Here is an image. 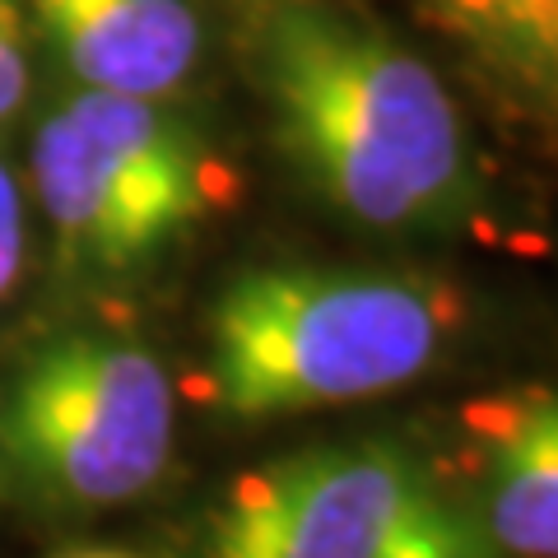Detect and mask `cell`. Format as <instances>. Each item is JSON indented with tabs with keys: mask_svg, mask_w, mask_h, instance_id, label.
<instances>
[{
	"mask_svg": "<svg viewBox=\"0 0 558 558\" xmlns=\"http://www.w3.org/2000/svg\"><path fill=\"white\" fill-rule=\"evenodd\" d=\"M252 80L293 172L387 238L465 233L480 172L457 98L418 51L326 0H275L252 24Z\"/></svg>",
	"mask_w": 558,
	"mask_h": 558,
	"instance_id": "1",
	"label": "cell"
},
{
	"mask_svg": "<svg viewBox=\"0 0 558 558\" xmlns=\"http://www.w3.org/2000/svg\"><path fill=\"white\" fill-rule=\"evenodd\" d=\"M457 330L461 293L424 270H247L209 307L205 391L242 424L354 405L418 381Z\"/></svg>",
	"mask_w": 558,
	"mask_h": 558,
	"instance_id": "2",
	"label": "cell"
},
{
	"mask_svg": "<svg viewBox=\"0 0 558 558\" xmlns=\"http://www.w3.org/2000/svg\"><path fill=\"white\" fill-rule=\"evenodd\" d=\"M33 196L61 256L131 275L238 196L233 168L172 102L75 89L28 149Z\"/></svg>",
	"mask_w": 558,
	"mask_h": 558,
	"instance_id": "3",
	"label": "cell"
},
{
	"mask_svg": "<svg viewBox=\"0 0 558 558\" xmlns=\"http://www.w3.org/2000/svg\"><path fill=\"white\" fill-rule=\"evenodd\" d=\"M178 442L172 377L145 344L61 336L0 396V457L57 508H117L149 494Z\"/></svg>",
	"mask_w": 558,
	"mask_h": 558,
	"instance_id": "4",
	"label": "cell"
},
{
	"mask_svg": "<svg viewBox=\"0 0 558 558\" xmlns=\"http://www.w3.org/2000/svg\"><path fill=\"white\" fill-rule=\"evenodd\" d=\"M428 488L400 442H322L238 475L209 517L205 558H381Z\"/></svg>",
	"mask_w": 558,
	"mask_h": 558,
	"instance_id": "5",
	"label": "cell"
},
{
	"mask_svg": "<svg viewBox=\"0 0 558 558\" xmlns=\"http://www.w3.org/2000/svg\"><path fill=\"white\" fill-rule=\"evenodd\" d=\"M33 38L75 89L172 102L196 80L205 24L191 0H28Z\"/></svg>",
	"mask_w": 558,
	"mask_h": 558,
	"instance_id": "6",
	"label": "cell"
},
{
	"mask_svg": "<svg viewBox=\"0 0 558 558\" xmlns=\"http://www.w3.org/2000/svg\"><path fill=\"white\" fill-rule=\"evenodd\" d=\"M480 480V526L494 554H558V400L526 381L461 410Z\"/></svg>",
	"mask_w": 558,
	"mask_h": 558,
	"instance_id": "7",
	"label": "cell"
},
{
	"mask_svg": "<svg viewBox=\"0 0 558 558\" xmlns=\"http://www.w3.org/2000/svg\"><path fill=\"white\" fill-rule=\"evenodd\" d=\"M414 5L488 80L545 112L554 108L558 0H414Z\"/></svg>",
	"mask_w": 558,
	"mask_h": 558,
	"instance_id": "8",
	"label": "cell"
},
{
	"mask_svg": "<svg viewBox=\"0 0 558 558\" xmlns=\"http://www.w3.org/2000/svg\"><path fill=\"white\" fill-rule=\"evenodd\" d=\"M381 558H498L475 512L451 502L438 488H424L414 508L396 526L391 545Z\"/></svg>",
	"mask_w": 558,
	"mask_h": 558,
	"instance_id": "9",
	"label": "cell"
},
{
	"mask_svg": "<svg viewBox=\"0 0 558 558\" xmlns=\"http://www.w3.org/2000/svg\"><path fill=\"white\" fill-rule=\"evenodd\" d=\"M28 84H33L28 0H0V126H10L24 112Z\"/></svg>",
	"mask_w": 558,
	"mask_h": 558,
	"instance_id": "10",
	"label": "cell"
},
{
	"mask_svg": "<svg viewBox=\"0 0 558 558\" xmlns=\"http://www.w3.org/2000/svg\"><path fill=\"white\" fill-rule=\"evenodd\" d=\"M24 256H28L24 191H20V178L10 172V163L0 159V303H5V293L20 284Z\"/></svg>",
	"mask_w": 558,
	"mask_h": 558,
	"instance_id": "11",
	"label": "cell"
},
{
	"mask_svg": "<svg viewBox=\"0 0 558 558\" xmlns=\"http://www.w3.org/2000/svg\"><path fill=\"white\" fill-rule=\"evenodd\" d=\"M61 558H140V554H126V549H70Z\"/></svg>",
	"mask_w": 558,
	"mask_h": 558,
	"instance_id": "12",
	"label": "cell"
}]
</instances>
